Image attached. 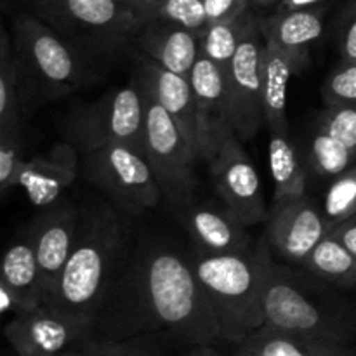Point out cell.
<instances>
[{
    "label": "cell",
    "instance_id": "e0dca14e",
    "mask_svg": "<svg viewBox=\"0 0 356 356\" xmlns=\"http://www.w3.org/2000/svg\"><path fill=\"white\" fill-rule=\"evenodd\" d=\"M179 221L193 240L197 252L240 254L250 250L247 226L225 204H193L181 211Z\"/></svg>",
    "mask_w": 356,
    "mask_h": 356
},
{
    "label": "cell",
    "instance_id": "d6986e66",
    "mask_svg": "<svg viewBox=\"0 0 356 356\" xmlns=\"http://www.w3.org/2000/svg\"><path fill=\"white\" fill-rule=\"evenodd\" d=\"M188 80H190V86L193 89L200 127L204 132L205 146H207V160L205 162L209 163L214 156L216 149H218L222 134L228 129H232V124H229L228 73L218 63L200 54Z\"/></svg>",
    "mask_w": 356,
    "mask_h": 356
},
{
    "label": "cell",
    "instance_id": "60d3db41",
    "mask_svg": "<svg viewBox=\"0 0 356 356\" xmlns=\"http://www.w3.org/2000/svg\"><path fill=\"white\" fill-rule=\"evenodd\" d=\"M249 2V9L254 10L256 14H259L266 9H273L282 2V0H247Z\"/></svg>",
    "mask_w": 356,
    "mask_h": 356
},
{
    "label": "cell",
    "instance_id": "5b68a950",
    "mask_svg": "<svg viewBox=\"0 0 356 356\" xmlns=\"http://www.w3.org/2000/svg\"><path fill=\"white\" fill-rule=\"evenodd\" d=\"M266 238L240 254H193V266L214 312L222 341L240 343L264 325L263 280Z\"/></svg>",
    "mask_w": 356,
    "mask_h": 356
},
{
    "label": "cell",
    "instance_id": "ac0fdd59",
    "mask_svg": "<svg viewBox=\"0 0 356 356\" xmlns=\"http://www.w3.org/2000/svg\"><path fill=\"white\" fill-rule=\"evenodd\" d=\"M44 305L42 275L28 233L7 247L0 273V309L3 315H19Z\"/></svg>",
    "mask_w": 356,
    "mask_h": 356
},
{
    "label": "cell",
    "instance_id": "d4e9b609",
    "mask_svg": "<svg viewBox=\"0 0 356 356\" xmlns=\"http://www.w3.org/2000/svg\"><path fill=\"white\" fill-rule=\"evenodd\" d=\"M302 266L341 291L356 289V257L334 235H325Z\"/></svg>",
    "mask_w": 356,
    "mask_h": 356
},
{
    "label": "cell",
    "instance_id": "7bdbcfd3",
    "mask_svg": "<svg viewBox=\"0 0 356 356\" xmlns=\"http://www.w3.org/2000/svg\"><path fill=\"white\" fill-rule=\"evenodd\" d=\"M21 2H24V3H30V6H33V2H35V0H21Z\"/></svg>",
    "mask_w": 356,
    "mask_h": 356
},
{
    "label": "cell",
    "instance_id": "836d02e7",
    "mask_svg": "<svg viewBox=\"0 0 356 356\" xmlns=\"http://www.w3.org/2000/svg\"><path fill=\"white\" fill-rule=\"evenodd\" d=\"M96 356H163L153 334L131 339H96Z\"/></svg>",
    "mask_w": 356,
    "mask_h": 356
},
{
    "label": "cell",
    "instance_id": "b9f144b4",
    "mask_svg": "<svg viewBox=\"0 0 356 356\" xmlns=\"http://www.w3.org/2000/svg\"><path fill=\"white\" fill-rule=\"evenodd\" d=\"M186 356H225V355H221L218 350L211 348V344H198V346L191 348L190 353Z\"/></svg>",
    "mask_w": 356,
    "mask_h": 356
},
{
    "label": "cell",
    "instance_id": "74e56055",
    "mask_svg": "<svg viewBox=\"0 0 356 356\" xmlns=\"http://www.w3.org/2000/svg\"><path fill=\"white\" fill-rule=\"evenodd\" d=\"M327 0H282L273 13H285V10H301L313 9V7H322Z\"/></svg>",
    "mask_w": 356,
    "mask_h": 356
},
{
    "label": "cell",
    "instance_id": "3957f363",
    "mask_svg": "<svg viewBox=\"0 0 356 356\" xmlns=\"http://www.w3.org/2000/svg\"><path fill=\"white\" fill-rule=\"evenodd\" d=\"M315 277V275H313ZM318 277H305L277 263L270 245L264 250L263 316L270 325L292 336L350 344L356 341V306L341 298Z\"/></svg>",
    "mask_w": 356,
    "mask_h": 356
},
{
    "label": "cell",
    "instance_id": "f1b7e54d",
    "mask_svg": "<svg viewBox=\"0 0 356 356\" xmlns=\"http://www.w3.org/2000/svg\"><path fill=\"white\" fill-rule=\"evenodd\" d=\"M322 212L329 229L336 228L356 214V165L330 179L323 197Z\"/></svg>",
    "mask_w": 356,
    "mask_h": 356
},
{
    "label": "cell",
    "instance_id": "e575fe53",
    "mask_svg": "<svg viewBox=\"0 0 356 356\" xmlns=\"http://www.w3.org/2000/svg\"><path fill=\"white\" fill-rule=\"evenodd\" d=\"M339 54L341 59L356 61V0L344 7L339 17Z\"/></svg>",
    "mask_w": 356,
    "mask_h": 356
},
{
    "label": "cell",
    "instance_id": "ffe728a7",
    "mask_svg": "<svg viewBox=\"0 0 356 356\" xmlns=\"http://www.w3.org/2000/svg\"><path fill=\"white\" fill-rule=\"evenodd\" d=\"M134 49L141 51L165 70L190 76L200 58V35L170 21L149 17L143 23Z\"/></svg>",
    "mask_w": 356,
    "mask_h": 356
},
{
    "label": "cell",
    "instance_id": "52a82bcc",
    "mask_svg": "<svg viewBox=\"0 0 356 356\" xmlns=\"http://www.w3.org/2000/svg\"><path fill=\"white\" fill-rule=\"evenodd\" d=\"M145 90L134 79L129 86L110 89L97 99L73 108L61 131L80 155L117 143L145 152Z\"/></svg>",
    "mask_w": 356,
    "mask_h": 356
},
{
    "label": "cell",
    "instance_id": "d590c367",
    "mask_svg": "<svg viewBox=\"0 0 356 356\" xmlns=\"http://www.w3.org/2000/svg\"><path fill=\"white\" fill-rule=\"evenodd\" d=\"M204 3L209 23L232 19V17L238 16L243 10L249 9L247 0H204Z\"/></svg>",
    "mask_w": 356,
    "mask_h": 356
},
{
    "label": "cell",
    "instance_id": "484cf974",
    "mask_svg": "<svg viewBox=\"0 0 356 356\" xmlns=\"http://www.w3.org/2000/svg\"><path fill=\"white\" fill-rule=\"evenodd\" d=\"M23 87L13 38L2 28L0 33V131L24 129Z\"/></svg>",
    "mask_w": 356,
    "mask_h": 356
},
{
    "label": "cell",
    "instance_id": "30bf717a",
    "mask_svg": "<svg viewBox=\"0 0 356 356\" xmlns=\"http://www.w3.org/2000/svg\"><path fill=\"white\" fill-rule=\"evenodd\" d=\"M209 167L221 202L243 225L256 226L268 221L270 209L264 204L259 174L232 129L222 134Z\"/></svg>",
    "mask_w": 356,
    "mask_h": 356
},
{
    "label": "cell",
    "instance_id": "1f68e13d",
    "mask_svg": "<svg viewBox=\"0 0 356 356\" xmlns=\"http://www.w3.org/2000/svg\"><path fill=\"white\" fill-rule=\"evenodd\" d=\"M316 124L356 155V104H327Z\"/></svg>",
    "mask_w": 356,
    "mask_h": 356
},
{
    "label": "cell",
    "instance_id": "83f0119b",
    "mask_svg": "<svg viewBox=\"0 0 356 356\" xmlns=\"http://www.w3.org/2000/svg\"><path fill=\"white\" fill-rule=\"evenodd\" d=\"M308 167L320 179H334L356 165V155L343 143L315 124L306 149Z\"/></svg>",
    "mask_w": 356,
    "mask_h": 356
},
{
    "label": "cell",
    "instance_id": "4dcf8cb0",
    "mask_svg": "<svg viewBox=\"0 0 356 356\" xmlns=\"http://www.w3.org/2000/svg\"><path fill=\"white\" fill-rule=\"evenodd\" d=\"M24 132L23 129L0 131V195L6 197L16 188V177L23 165Z\"/></svg>",
    "mask_w": 356,
    "mask_h": 356
},
{
    "label": "cell",
    "instance_id": "8992f818",
    "mask_svg": "<svg viewBox=\"0 0 356 356\" xmlns=\"http://www.w3.org/2000/svg\"><path fill=\"white\" fill-rule=\"evenodd\" d=\"M31 9L97 70L131 52L146 21L125 0H35Z\"/></svg>",
    "mask_w": 356,
    "mask_h": 356
},
{
    "label": "cell",
    "instance_id": "9a60e30c",
    "mask_svg": "<svg viewBox=\"0 0 356 356\" xmlns=\"http://www.w3.org/2000/svg\"><path fill=\"white\" fill-rule=\"evenodd\" d=\"M80 207L72 200L63 198L51 207L40 209L28 228L35 256L42 275L44 305L54 292L59 277L66 266L76 238Z\"/></svg>",
    "mask_w": 356,
    "mask_h": 356
},
{
    "label": "cell",
    "instance_id": "7402d4cb",
    "mask_svg": "<svg viewBox=\"0 0 356 356\" xmlns=\"http://www.w3.org/2000/svg\"><path fill=\"white\" fill-rule=\"evenodd\" d=\"M259 28L264 40L282 51L298 56H309V45L322 38L325 30V9L285 10L259 16Z\"/></svg>",
    "mask_w": 356,
    "mask_h": 356
},
{
    "label": "cell",
    "instance_id": "d6a6232c",
    "mask_svg": "<svg viewBox=\"0 0 356 356\" xmlns=\"http://www.w3.org/2000/svg\"><path fill=\"white\" fill-rule=\"evenodd\" d=\"M327 104H356V61L341 59L323 83Z\"/></svg>",
    "mask_w": 356,
    "mask_h": 356
},
{
    "label": "cell",
    "instance_id": "44dd1931",
    "mask_svg": "<svg viewBox=\"0 0 356 356\" xmlns=\"http://www.w3.org/2000/svg\"><path fill=\"white\" fill-rule=\"evenodd\" d=\"M309 56H298L282 51L271 42L264 40L261 59L263 82L264 125L270 132H289L287 89L294 75L308 66Z\"/></svg>",
    "mask_w": 356,
    "mask_h": 356
},
{
    "label": "cell",
    "instance_id": "cb8c5ba5",
    "mask_svg": "<svg viewBox=\"0 0 356 356\" xmlns=\"http://www.w3.org/2000/svg\"><path fill=\"white\" fill-rule=\"evenodd\" d=\"M270 170L275 183L273 202L306 197V169L289 132H270Z\"/></svg>",
    "mask_w": 356,
    "mask_h": 356
},
{
    "label": "cell",
    "instance_id": "603a6c76",
    "mask_svg": "<svg viewBox=\"0 0 356 356\" xmlns=\"http://www.w3.org/2000/svg\"><path fill=\"white\" fill-rule=\"evenodd\" d=\"M233 356H355L346 344L292 336L263 325L236 343Z\"/></svg>",
    "mask_w": 356,
    "mask_h": 356
},
{
    "label": "cell",
    "instance_id": "8fae6325",
    "mask_svg": "<svg viewBox=\"0 0 356 356\" xmlns=\"http://www.w3.org/2000/svg\"><path fill=\"white\" fill-rule=\"evenodd\" d=\"M264 37L259 28V14L250 23L238 51L228 66L229 124L240 141H250L264 125L261 59Z\"/></svg>",
    "mask_w": 356,
    "mask_h": 356
},
{
    "label": "cell",
    "instance_id": "9c48e42d",
    "mask_svg": "<svg viewBox=\"0 0 356 356\" xmlns=\"http://www.w3.org/2000/svg\"><path fill=\"white\" fill-rule=\"evenodd\" d=\"M83 177L103 190L120 211L132 216L155 209L162 200L155 172L145 152L129 145H108L82 153Z\"/></svg>",
    "mask_w": 356,
    "mask_h": 356
},
{
    "label": "cell",
    "instance_id": "f546056e",
    "mask_svg": "<svg viewBox=\"0 0 356 356\" xmlns=\"http://www.w3.org/2000/svg\"><path fill=\"white\" fill-rule=\"evenodd\" d=\"M149 17L170 21L198 35L204 33L209 26L204 0H162Z\"/></svg>",
    "mask_w": 356,
    "mask_h": 356
},
{
    "label": "cell",
    "instance_id": "6da1fadb",
    "mask_svg": "<svg viewBox=\"0 0 356 356\" xmlns=\"http://www.w3.org/2000/svg\"><path fill=\"white\" fill-rule=\"evenodd\" d=\"M94 330L117 341L155 332H169L191 346L222 341L193 259L155 240L138 245L124 264Z\"/></svg>",
    "mask_w": 356,
    "mask_h": 356
},
{
    "label": "cell",
    "instance_id": "277c9868",
    "mask_svg": "<svg viewBox=\"0 0 356 356\" xmlns=\"http://www.w3.org/2000/svg\"><path fill=\"white\" fill-rule=\"evenodd\" d=\"M13 47L19 66L24 117L97 79V68L35 13L13 21Z\"/></svg>",
    "mask_w": 356,
    "mask_h": 356
},
{
    "label": "cell",
    "instance_id": "ab89813d",
    "mask_svg": "<svg viewBox=\"0 0 356 356\" xmlns=\"http://www.w3.org/2000/svg\"><path fill=\"white\" fill-rule=\"evenodd\" d=\"M58 356H96V337H90L86 343L79 344V346L72 348V350Z\"/></svg>",
    "mask_w": 356,
    "mask_h": 356
},
{
    "label": "cell",
    "instance_id": "2e32d148",
    "mask_svg": "<svg viewBox=\"0 0 356 356\" xmlns=\"http://www.w3.org/2000/svg\"><path fill=\"white\" fill-rule=\"evenodd\" d=\"M80 152L70 141L58 143L47 153H37L24 160L16 177L28 200L38 209L51 207L65 198V193L79 176Z\"/></svg>",
    "mask_w": 356,
    "mask_h": 356
},
{
    "label": "cell",
    "instance_id": "f35d334b",
    "mask_svg": "<svg viewBox=\"0 0 356 356\" xmlns=\"http://www.w3.org/2000/svg\"><path fill=\"white\" fill-rule=\"evenodd\" d=\"M125 2H127L129 6L136 10V13L141 14L145 19H148V17L152 16L153 10L160 6V2H162V0H125Z\"/></svg>",
    "mask_w": 356,
    "mask_h": 356
},
{
    "label": "cell",
    "instance_id": "ba28073f",
    "mask_svg": "<svg viewBox=\"0 0 356 356\" xmlns=\"http://www.w3.org/2000/svg\"><path fill=\"white\" fill-rule=\"evenodd\" d=\"M143 87V86H141ZM145 155L155 172L163 200L176 214L193 202L195 167L200 156L169 113L146 92Z\"/></svg>",
    "mask_w": 356,
    "mask_h": 356
},
{
    "label": "cell",
    "instance_id": "8d00e7d4",
    "mask_svg": "<svg viewBox=\"0 0 356 356\" xmlns=\"http://www.w3.org/2000/svg\"><path fill=\"white\" fill-rule=\"evenodd\" d=\"M330 235L336 236L348 250L356 257V214L344 222L330 229Z\"/></svg>",
    "mask_w": 356,
    "mask_h": 356
},
{
    "label": "cell",
    "instance_id": "7a4b0ae2",
    "mask_svg": "<svg viewBox=\"0 0 356 356\" xmlns=\"http://www.w3.org/2000/svg\"><path fill=\"white\" fill-rule=\"evenodd\" d=\"M127 229L117 209L108 202L80 207L75 245L45 302L70 316L96 318L125 264Z\"/></svg>",
    "mask_w": 356,
    "mask_h": 356
},
{
    "label": "cell",
    "instance_id": "4316f807",
    "mask_svg": "<svg viewBox=\"0 0 356 356\" xmlns=\"http://www.w3.org/2000/svg\"><path fill=\"white\" fill-rule=\"evenodd\" d=\"M256 16L257 14L254 10L247 9L232 19L209 23L204 33L200 35L202 56L212 59L228 72L229 63L235 58L240 42L243 40L245 31L249 30L250 23L256 19Z\"/></svg>",
    "mask_w": 356,
    "mask_h": 356
},
{
    "label": "cell",
    "instance_id": "7c38bea8",
    "mask_svg": "<svg viewBox=\"0 0 356 356\" xmlns=\"http://www.w3.org/2000/svg\"><path fill=\"white\" fill-rule=\"evenodd\" d=\"M6 337L17 356H58L94 337V322L40 305L13 316Z\"/></svg>",
    "mask_w": 356,
    "mask_h": 356
},
{
    "label": "cell",
    "instance_id": "4fadbf2b",
    "mask_svg": "<svg viewBox=\"0 0 356 356\" xmlns=\"http://www.w3.org/2000/svg\"><path fill=\"white\" fill-rule=\"evenodd\" d=\"M131 56L136 66L134 79L172 117V120L179 125L200 160L205 162L207 146H205L197 103H195L193 89H191L188 76L169 72L138 49H132Z\"/></svg>",
    "mask_w": 356,
    "mask_h": 356
},
{
    "label": "cell",
    "instance_id": "5bb4252c",
    "mask_svg": "<svg viewBox=\"0 0 356 356\" xmlns=\"http://www.w3.org/2000/svg\"><path fill=\"white\" fill-rule=\"evenodd\" d=\"M322 209L308 197L273 202L266 221V238L271 250L292 264H305L316 243L329 235Z\"/></svg>",
    "mask_w": 356,
    "mask_h": 356
}]
</instances>
